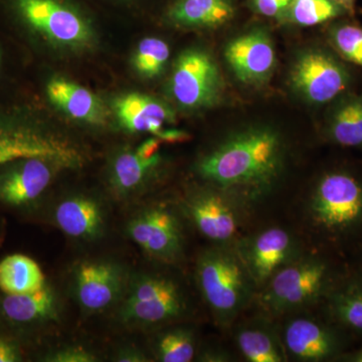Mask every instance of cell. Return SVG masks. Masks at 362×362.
Instances as JSON below:
<instances>
[{"label": "cell", "instance_id": "27", "mask_svg": "<svg viewBox=\"0 0 362 362\" xmlns=\"http://www.w3.org/2000/svg\"><path fill=\"white\" fill-rule=\"evenodd\" d=\"M156 358L162 362H189L197 354V339L194 331L187 327H175L163 331L156 338L154 347Z\"/></svg>", "mask_w": 362, "mask_h": 362}, {"label": "cell", "instance_id": "28", "mask_svg": "<svg viewBox=\"0 0 362 362\" xmlns=\"http://www.w3.org/2000/svg\"><path fill=\"white\" fill-rule=\"evenodd\" d=\"M169 57L170 49L166 42L157 37H146L138 45L133 66L143 77L156 78L163 71Z\"/></svg>", "mask_w": 362, "mask_h": 362}, {"label": "cell", "instance_id": "26", "mask_svg": "<svg viewBox=\"0 0 362 362\" xmlns=\"http://www.w3.org/2000/svg\"><path fill=\"white\" fill-rule=\"evenodd\" d=\"M161 163L160 154L144 158L133 151L119 153L112 163L111 185L119 194L127 195L144 185Z\"/></svg>", "mask_w": 362, "mask_h": 362}, {"label": "cell", "instance_id": "14", "mask_svg": "<svg viewBox=\"0 0 362 362\" xmlns=\"http://www.w3.org/2000/svg\"><path fill=\"white\" fill-rule=\"evenodd\" d=\"M62 169L56 162L40 157L0 164V204L30 206L42 197Z\"/></svg>", "mask_w": 362, "mask_h": 362}, {"label": "cell", "instance_id": "21", "mask_svg": "<svg viewBox=\"0 0 362 362\" xmlns=\"http://www.w3.org/2000/svg\"><path fill=\"white\" fill-rule=\"evenodd\" d=\"M233 0H176L169 6L166 18L185 28H216L235 16Z\"/></svg>", "mask_w": 362, "mask_h": 362}, {"label": "cell", "instance_id": "13", "mask_svg": "<svg viewBox=\"0 0 362 362\" xmlns=\"http://www.w3.org/2000/svg\"><path fill=\"white\" fill-rule=\"evenodd\" d=\"M127 232L143 251L162 263H176L182 256V225L175 211L168 206H151L137 214L128 225Z\"/></svg>", "mask_w": 362, "mask_h": 362}, {"label": "cell", "instance_id": "4", "mask_svg": "<svg viewBox=\"0 0 362 362\" xmlns=\"http://www.w3.org/2000/svg\"><path fill=\"white\" fill-rule=\"evenodd\" d=\"M195 277L216 324L228 328L256 298V284L233 244L216 245L202 252Z\"/></svg>", "mask_w": 362, "mask_h": 362}, {"label": "cell", "instance_id": "7", "mask_svg": "<svg viewBox=\"0 0 362 362\" xmlns=\"http://www.w3.org/2000/svg\"><path fill=\"white\" fill-rule=\"evenodd\" d=\"M187 309V296L175 280L159 274H144L131 284L120 318L136 325H163L182 318Z\"/></svg>", "mask_w": 362, "mask_h": 362}, {"label": "cell", "instance_id": "18", "mask_svg": "<svg viewBox=\"0 0 362 362\" xmlns=\"http://www.w3.org/2000/svg\"><path fill=\"white\" fill-rule=\"evenodd\" d=\"M47 99L59 110L80 122L103 125L107 120L106 107L90 90L65 78H49L45 86Z\"/></svg>", "mask_w": 362, "mask_h": 362}, {"label": "cell", "instance_id": "32", "mask_svg": "<svg viewBox=\"0 0 362 362\" xmlns=\"http://www.w3.org/2000/svg\"><path fill=\"white\" fill-rule=\"evenodd\" d=\"M47 361L51 362H94L97 361V357L84 347L71 346L54 352L51 356L47 357Z\"/></svg>", "mask_w": 362, "mask_h": 362}, {"label": "cell", "instance_id": "15", "mask_svg": "<svg viewBox=\"0 0 362 362\" xmlns=\"http://www.w3.org/2000/svg\"><path fill=\"white\" fill-rule=\"evenodd\" d=\"M225 59L238 80L247 85L266 84L276 66L273 42L269 33L259 28L230 40Z\"/></svg>", "mask_w": 362, "mask_h": 362}, {"label": "cell", "instance_id": "37", "mask_svg": "<svg viewBox=\"0 0 362 362\" xmlns=\"http://www.w3.org/2000/svg\"><path fill=\"white\" fill-rule=\"evenodd\" d=\"M117 361L120 362H143L147 361L146 357L139 350L125 349L117 356Z\"/></svg>", "mask_w": 362, "mask_h": 362}, {"label": "cell", "instance_id": "29", "mask_svg": "<svg viewBox=\"0 0 362 362\" xmlns=\"http://www.w3.org/2000/svg\"><path fill=\"white\" fill-rule=\"evenodd\" d=\"M343 11L333 0H293L288 18L298 25L313 26L337 18Z\"/></svg>", "mask_w": 362, "mask_h": 362}, {"label": "cell", "instance_id": "11", "mask_svg": "<svg viewBox=\"0 0 362 362\" xmlns=\"http://www.w3.org/2000/svg\"><path fill=\"white\" fill-rule=\"evenodd\" d=\"M351 82L349 70L322 49L302 52L290 73V84L309 103L323 105L338 99Z\"/></svg>", "mask_w": 362, "mask_h": 362}, {"label": "cell", "instance_id": "34", "mask_svg": "<svg viewBox=\"0 0 362 362\" xmlns=\"http://www.w3.org/2000/svg\"><path fill=\"white\" fill-rule=\"evenodd\" d=\"M161 142V140L158 139L157 137L150 138V139L143 142L142 144L138 147L137 150H136V153H137L138 156L144 157V158H151V157L159 154L158 150L159 147H160Z\"/></svg>", "mask_w": 362, "mask_h": 362}, {"label": "cell", "instance_id": "12", "mask_svg": "<svg viewBox=\"0 0 362 362\" xmlns=\"http://www.w3.org/2000/svg\"><path fill=\"white\" fill-rule=\"evenodd\" d=\"M284 317L279 330L288 361L321 362L342 356L344 339L338 327L303 311Z\"/></svg>", "mask_w": 362, "mask_h": 362}, {"label": "cell", "instance_id": "6", "mask_svg": "<svg viewBox=\"0 0 362 362\" xmlns=\"http://www.w3.org/2000/svg\"><path fill=\"white\" fill-rule=\"evenodd\" d=\"M337 279L327 259L303 252L279 270L257 292L255 301L264 315L284 317L323 303Z\"/></svg>", "mask_w": 362, "mask_h": 362}, {"label": "cell", "instance_id": "33", "mask_svg": "<svg viewBox=\"0 0 362 362\" xmlns=\"http://www.w3.org/2000/svg\"><path fill=\"white\" fill-rule=\"evenodd\" d=\"M21 361L20 350L13 342L0 337V362Z\"/></svg>", "mask_w": 362, "mask_h": 362}, {"label": "cell", "instance_id": "35", "mask_svg": "<svg viewBox=\"0 0 362 362\" xmlns=\"http://www.w3.org/2000/svg\"><path fill=\"white\" fill-rule=\"evenodd\" d=\"M157 138L162 142L180 143L189 139V135L183 130L164 129Z\"/></svg>", "mask_w": 362, "mask_h": 362}, {"label": "cell", "instance_id": "38", "mask_svg": "<svg viewBox=\"0 0 362 362\" xmlns=\"http://www.w3.org/2000/svg\"><path fill=\"white\" fill-rule=\"evenodd\" d=\"M7 65H8V54H7L4 42L0 40V85L4 84V80L7 77L6 73L8 70ZM0 106H8V105L0 104Z\"/></svg>", "mask_w": 362, "mask_h": 362}, {"label": "cell", "instance_id": "41", "mask_svg": "<svg viewBox=\"0 0 362 362\" xmlns=\"http://www.w3.org/2000/svg\"><path fill=\"white\" fill-rule=\"evenodd\" d=\"M333 1L341 6L344 11H354V0H333Z\"/></svg>", "mask_w": 362, "mask_h": 362}, {"label": "cell", "instance_id": "8", "mask_svg": "<svg viewBox=\"0 0 362 362\" xmlns=\"http://www.w3.org/2000/svg\"><path fill=\"white\" fill-rule=\"evenodd\" d=\"M223 89L220 69L209 52L189 49L176 59L169 93L180 108L188 111L211 108L220 101Z\"/></svg>", "mask_w": 362, "mask_h": 362}, {"label": "cell", "instance_id": "22", "mask_svg": "<svg viewBox=\"0 0 362 362\" xmlns=\"http://www.w3.org/2000/svg\"><path fill=\"white\" fill-rule=\"evenodd\" d=\"M0 315L16 325H30L57 318L58 301L49 285L25 294H4L0 300Z\"/></svg>", "mask_w": 362, "mask_h": 362}, {"label": "cell", "instance_id": "16", "mask_svg": "<svg viewBox=\"0 0 362 362\" xmlns=\"http://www.w3.org/2000/svg\"><path fill=\"white\" fill-rule=\"evenodd\" d=\"M124 288L122 270L108 262H85L75 272L78 302L88 312H100L110 307Z\"/></svg>", "mask_w": 362, "mask_h": 362}, {"label": "cell", "instance_id": "23", "mask_svg": "<svg viewBox=\"0 0 362 362\" xmlns=\"http://www.w3.org/2000/svg\"><path fill=\"white\" fill-rule=\"evenodd\" d=\"M323 303L332 322L362 335V277L338 278Z\"/></svg>", "mask_w": 362, "mask_h": 362}, {"label": "cell", "instance_id": "10", "mask_svg": "<svg viewBox=\"0 0 362 362\" xmlns=\"http://www.w3.org/2000/svg\"><path fill=\"white\" fill-rule=\"evenodd\" d=\"M233 246L258 291L283 267L303 254L296 235L282 226H271L246 238H239Z\"/></svg>", "mask_w": 362, "mask_h": 362}, {"label": "cell", "instance_id": "30", "mask_svg": "<svg viewBox=\"0 0 362 362\" xmlns=\"http://www.w3.org/2000/svg\"><path fill=\"white\" fill-rule=\"evenodd\" d=\"M331 44L347 61L362 68V28L351 23L333 26L329 33Z\"/></svg>", "mask_w": 362, "mask_h": 362}, {"label": "cell", "instance_id": "19", "mask_svg": "<svg viewBox=\"0 0 362 362\" xmlns=\"http://www.w3.org/2000/svg\"><path fill=\"white\" fill-rule=\"evenodd\" d=\"M235 342L247 362L288 361L279 327L264 314L240 324L235 332Z\"/></svg>", "mask_w": 362, "mask_h": 362}, {"label": "cell", "instance_id": "17", "mask_svg": "<svg viewBox=\"0 0 362 362\" xmlns=\"http://www.w3.org/2000/svg\"><path fill=\"white\" fill-rule=\"evenodd\" d=\"M114 112L119 123L130 132L149 133L158 137L166 124L175 122V113L159 100L130 93L116 100Z\"/></svg>", "mask_w": 362, "mask_h": 362}, {"label": "cell", "instance_id": "40", "mask_svg": "<svg viewBox=\"0 0 362 362\" xmlns=\"http://www.w3.org/2000/svg\"><path fill=\"white\" fill-rule=\"evenodd\" d=\"M110 1L112 4H119L122 6H138L140 4H142L144 0H107Z\"/></svg>", "mask_w": 362, "mask_h": 362}, {"label": "cell", "instance_id": "9", "mask_svg": "<svg viewBox=\"0 0 362 362\" xmlns=\"http://www.w3.org/2000/svg\"><path fill=\"white\" fill-rule=\"evenodd\" d=\"M183 209L197 230L216 245L235 244L250 213L237 199L211 185L190 192Z\"/></svg>", "mask_w": 362, "mask_h": 362}, {"label": "cell", "instance_id": "20", "mask_svg": "<svg viewBox=\"0 0 362 362\" xmlns=\"http://www.w3.org/2000/svg\"><path fill=\"white\" fill-rule=\"evenodd\" d=\"M54 220L66 235L75 239L94 240L103 232L101 204L87 197H74L59 202Z\"/></svg>", "mask_w": 362, "mask_h": 362}, {"label": "cell", "instance_id": "36", "mask_svg": "<svg viewBox=\"0 0 362 362\" xmlns=\"http://www.w3.org/2000/svg\"><path fill=\"white\" fill-rule=\"evenodd\" d=\"M202 361L228 362L232 361L233 357L228 351L223 349H209L202 356Z\"/></svg>", "mask_w": 362, "mask_h": 362}, {"label": "cell", "instance_id": "3", "mask_svg": "<svg viewBox=\"0 0 362 362\" xmlns=\"http://www.w3.org/2000/svg\"><path fill=\"white\" fill-rule=\"evenodd\" d=\"M25 157H40L56 162L64 169L84 164L80 146L54 131L33 105L0 106V164Z\"/></svg>", "mask_w": 362, "mask_h": 362}, {"label": "cell", "instance_id": "5", "mask_svg": "<svg viewBox=\"0 0 362 362\" xmlns=\"http://www.w3.org/2000/svg\"><path fill=\"white\" fill-rule=\"evenodd\" d=\"M304 207L312 230L327 242L356 238L362 233V177L346 169L323 173Z\"/></svg>", "mask_w": 362, "mask_h": 362}, {"label": "cell", "instance_id": "39", "mask_svg": "<svg viewBox=\"0 0 362 362\" xmlns=\"http://www.w3.org/2000/svg\"><path fill=\"white\" fill-rule=\"evenodd\" d=\"M340 357L345 361L362 362V347L356 351L352 352V354H342Z\"/></svg>", "mask_w": 362, "mask_h": 362}, {"label": "cell", "instance_id": "1", "mask_svg": "<svg viewBox=\"0 0 362 362\" xmlns=\"http://www.w3.org/2000/svg\"><path fill=\"white\" fill-rule=\"evenodd\" d=\"M286 163L282 135L268 126H252L226 136L202 157L197 173L250 211L273 192Z\"/></svg>", "mask_w": 362, "mask_h": 362}, {"label": "cell", "instance_id": "25", "mask_svg": "<svg viewBox=\"0 0 362 362\" xmlns=\"http://www.w3.org/2000/svg\"><path fill=\"white\" fill-rule=\"evenodd\" d=\"M47 284L39 264L21 254L0 261V290L4 294H25L42 289Z\"/></svg>", "mask_w": 362, "mask_h": 362}, {"label": "cell", "instance_id": "31", "mask_svg": "<svg viewBox=\"0 0 362 362\" xmlns=\"http://www.w3.org/2000/svg\"><path fill=\"white\" fill-rule=\"evenodd\" d=\"M293 0H252V8L268 18L285 20L288 18Z\"/></svg>", "mask_w": 362, "mask_h": 362}, {"label": "cell", "instance_id": "2", "mask_svg": "<svg viewBox=\"0 0 362 362\" xmlns=\"http://www.w3.org/2000/svg\"><path fill=\"white\" fill-rule=\"evenodd\" d=\"M0 23L28 42L71 51L96 42L89 13L77 0H0Z\"/></svg>", "mask_w": 362, "mask_h": 362}, {"label": "cell", "instance_id": "24", "mask_svg": "<svg viewBox=\"0 0 362 362\" xmlns=\"http://www.w3.org/2000/svg\"><path fill=\"white\" fill-rule=\"evenodd\" d=\"M325 135L340 146L362 148V94L339 97L327 117Z\"/></svg>", "mask_w": 362, "mask_h": 362}]
</instances>
